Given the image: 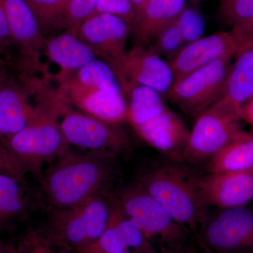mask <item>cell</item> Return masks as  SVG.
<instances>
[{"label":"cell","mask_w":253,"mask_h":253,"mask_svg":"<svg viewBox=\"0 0 253 253\" xmlns=\"http://www.w3.org/2000/svg\"><path fill=\"white\" fill-rule=\"evenodd\" d=\"M3 63L1 62V60H0V73H1V66H2ZM3 81L1 79V77H0V84L2 83Z\"/></svg>","instance_id":"38"},{"label":"cell","mask_w":253,"mask_h":253,"mask_svg":"<svg viewBox=\"0 0 253 253\" xmlns=\"http://www.w3.org/2000/svg\"><path fill=\"white\" fill-rule=\"evenodd\" d=\"M114 201L101 193L74 207L57 210L51 222L55 238L77 251L91 246L107 227Z\"/></svg>","instance_id":"7"},{"label":"cell","mask_w":253,"mask_h":253,"mask_svg":"<svg viewBox=\"0 0 253 253\" xmlns=\"http://www.w3.org/2000/svg\"><path fill=\"white\" fill-rule=\"evenodd\" d=\"M151 49L161 56L169 57V60L185 45L178 26L176 18L164 26L155 37Z\"/></svg>","instance_id":"26"},{"label":"cell","mask_w":253,"mask_h":253,"mask_svg":"<svg viewBox=\"0 0 253 253\" xmlns=\"http://www.w3.org/2000/svg\"><path fill=\"white\" fill-rule=\"evenodd\" d=\"M26 248L27 249L22 253H56L38 237H33L30 239Z\"/></svg>","instance_id":"33"},{"label":"cell","mask_w":253,"mask_h":253,"mask_svg":"<svg viewBox=\"0 0 253 253\" xmlns=\"http://www.w3.org/2000/svg\"><path fill=\"white\" fill-rule=\"evenodd\" d=\"M42 50L49 59L60 68L58 75L59 83L97 57L85 43L66 31L44 38Z\"/></svg>","instance_id":"17"},{"label":"cell","mask_w":253,"mask_h":253,"mask_svg":"<svg viewBox=\"0 0 253 253\" xmlns=\"http://www.w3.org/2000/svg\"><path fill=\"white\" fill-rule=\"evenodd\" d=\"M197 178L177 166H164L144 173L138 183L176 222L196 231L206 216Z\"/></svg>","instance_id":"4"},{"label":"cell","mask_w":253,"mask_h":253,"mask_svg":"<svg viewBox=\"0 0 253 253\" xmlns=\"http://www.w3.org/2000/svg\"><path fill=\"white\" fill-rule=\"evenodd\" d=\"M60 97L77 106L83 113L112 124L127 121L128 104L123 93L84 90L60 84Z\"/></svg>","instance_id":"16"},{"label":"cell","mask_w":253,"mask_h":253,"mask_svg":"<svg viewBox=\"0 0 253 253\" xmlns=\"http://www.w3.org/2000/svg\"><path fill=\"white\" fill-rule=\"evenodd\" d=\"M176 21L185 45L204 37L206 23L197 10L184 8Z\"/></svg>","instance_id":"27"},{"label":"cell","mask_w":253,"mask_h":253,"mask_svg":"<svg viewBox=\"0 0 253 253\" xmlns=\"http://www.w3.org/2000/svg\"><path fill=\"white\" fill-rule=\"evenodd\" d=\"M112 68L123 91L129 86H144L163 96L168 94L174 82L169 61L163 60L151 48L144 46L136 45L126 50Z\"/></svg>","instance_id":"9"},{"label":"cell","mask_w":253,"mask_h":253,"mask_svg":"<svg viewBox=\"0 0 253 253\" xmlns=\"http://www.w3.org/2000/svg\"><path fill=\"white\" fill-rule=\"evenodd\" d=\"M59 110L48 103L38 106V113L24 129L1 145V157L11 174L35 172L44 163L67 150L57 118Z\"/></svg>","instance_id":"3"},{"label":"cell","mask_w":253,"mask_h":253,"mask_svg":"<svg viewBox=\"0 0 253 253\" xmlns=\"http://www.w3.org/2000/svg\"><path fill=\"white\" fill-rule=\"evenodd\" d=\"M9 23L13 43L26 62L38 64L44 38L26 0H0Z\"/></svg>","instance_id":"15"},{"label":"cell","mask_w":253,"mask_h":253,"mask_svg":"<svg viewBox=\"0 0 253 253\" xmlns=\"http://www.w3.org/2000/svg\"><path fill=\"white\" fill-rule=\"evenodd\" d=\"M116 155L104 151L78 154L66 150L44 179L46 199L57 210L67 209L104 193L112 179Z\"/></svg>","instance_id":"1"},{"label":"cell","mask_w":253,"mask_h":253,"mask_svg":"<svg viewBox=\"0 0 253 253\" xmlns=\"http://www.w3.org/2000/svg\"><path fill=\"white\" fill-rule=\"evenodd\" d=\"M11 44L14 43L11 38L9 23L2 5L0 3V54L5 52Z\"/></svg>","instance_id":"32"},{"label":"cell","mask_w":253,"mask_h":253,"mask_svg":"<svg viewBox=\"0 0 253 253\" xmlns=\"http://www.w3.org/2000/svg\"><path fill=\"white\" fill-rule=\"evenodd\" d=\"M124 92L128 99L127 121L141 139L174 161L182 160L190 131L162 95L139 85L128 86Z\"/></svg>","instance_id":"2"},{"label":"cell","mask_w":253,"mask_h":253,"mask_svg":"<svg viewBox=\"0 0 253 253\" xmlns=\"http://www.w3.org/2000/svg\"><path fill=\"white\" fill-rule=\"evenodd\" d=\"M1 169H4L6 172H9V170H8L7 168H6V165H5L4 163L3 162L2 160L0 158V171H1Z\"/></svg>","instance_id":"37"},{"label":"cell","mask_w":253,"mask_h":253,"mask_svg":"<svg viewBox=\"0 0 253 253\" xmlns=\"http://www.w3.org/2000/svg\"><path fill=\"white\" fill-rule=\"evenodd\" d=\"M233 57H224L175 80L168 96L186 114L199 116L221 99Z\"/></svg>","instance_id":"8"},{"label":"cell","mask_w":253,"mask_h":253,"mask_svg":"<svg viewBox=\"0 0 253 253\" xmlns=\"http://www.w3.org/2000/svg\"><path fill=\"white\" fill-rule=\"evenodd\" d=\"M237 46L236 56L253 47V13L244 22L232 28L231 31Z\"/></svg>","instance_id":"30"},{"label":"cell","mask_w":253,"mask_h":253,"mask_svg":"<svg viewBox=\"0 0 253 253\" xmlns=\"http://www.w3.org/2000/svg\"><path fill=\"white\" fill-rule=\"evenodd\" d=\"M201 239L217 252L253 250V212L245 206L221 210L205 217Z\"/></svg>","instance_id":"11"},{"label":"cell","mask_w":253,"mask_h":253,"mask_svg":"<svg viewBox=\"0 0 253 253\" xmlns=\"http://www.w3.org/2000/svg\"><path fill=\"white\" fill-rule=\"evenodd\" d=\"M208 173L253 172V131H245L207 162Z\"/></svg>","instance_id":"20"},{"label":"cell","mask_w":253,"mask_h":253,"mask_svg":"<svg viewBox=\"0 0 253 253\" xmlns=\"http://www.w3.org/2000/svg\"><path fill=\"white\" fill-rule=\"evenodd\" d=\"M130 33V25L123 18L96 13L82 24L77 37L112 68L126 52V40Z\"/></svg>","instance_id":"12"},{"label":"cell","mask_w":253,"mask_h":253,"mask_svg":"<svg viewBox=\"0 0 253 253\" xmlns=\"http://www.w3.org/2000/svg\"><path fill=\"white\" fill-rule=\"evenodd\" d=\"M60 84L84 90H104L123 93L122 85L109 63L94 59Z\"/></svg>","instance_id":"21"},{"label":"cell","mask_w":253,"mask_h":253,"mask_svg":"<svg viewBox=\"0 0 253 253\" xmlns=\"http://www.w3.org/2000/svg\"><path fill=\"white\" fill-rule=\"evenodd\" d=\"M125 214L158 249L172 247L189 240L191 231L181 225L139 184L123 189L117 196Z\"/></svg>","instance_id":"6"},{"label":"cell","mask_w":253,"mask_h":253,"mask_svg":"<svg viewBox=\"0 0 253 253\" xmlns=\"http://www.w3.org/2000/svg\"><path fill=\"white\" fill-rule=\"evenodd\" d=\"M253 13V0H220L219 16L232 28L244 22Z\"/></svg>","instance_id":"28"},{"label":"cell","mask_w":253,"mask_h":253,"mask_svg":"<svg viewBox=\"0 0 253 253\" xmlns=\"http://www.w3.org/2000/svg\"><path fill=\"white\" fill-rule=\"evenodd\" d=\"M236 56L221 99L244 106L253 96V47Z\"/></svg>","instance_id":"22"},{"label":"cell","mask_w":253,"mask_h":253,"mask_svg":"<svg viewBox=\"0 0 253 253\" xmlns=\"http://www.w3.org/2000/svg\"><path fill=\"white\" fill-rule=\"evenodd\" d=\"M146 1H147V0H131L133 7H134V12H135V16L136 14L140 11L142 6H144L145 3L146 2Z\"/></svg>","instance_id":"35"},{"label":"cell","mask_w":253,"mask_h":253,"mask_svg":"<svg viewBox=\"0 0 253 253\" xmlns=\"http://www.w3.org/2000/svg\"><path fill=\"white\" fill-rule=\"evenodd\" d=\"M60 126L68 144L116 156L130 147L129 138L119 125L105 122L84 113H66Z\"/></svg>","instance_id":"10"},{"label":"cell","mask_w":253,"mask_h":253,"mask_svg":"<svg viewBox=\"0 0 253 253\" xmlns=\"http://www.w3.org/2000/svg\"><path fill=\"white\" fill-rule=\"evenodd\" d=\"M96 13L116 15L126 20L130 26L135 17L131 0H98Z\"/></svg>","instance_id":"29"},{"label":"cell","mask_w":253,"mask_h":253,"mask_svg":"<svg viewBox=\"0 0 253 253\" xmlns=\"http://www.w3.org/2000/svg\"><path fill=\"white\" fill-rule=\"evenodd\" d=\"M243 118L250 125L253 126V96L243 106Z\"/></svg>","instance_id":"34"},{"label":"cell","mask_w":253,"mask_h":253,"mask_svg":"<svg viewBox=\"0 0 253 253\" xmlns=\"http://www.w3.org/2000/svg\"><path fill=\"white\" fill-rule=\"evenodd\" d=\"M0 253H9L7 251H5L4 249H0Z\"/></svg>","instance_id":"39"},{"label":"cell","mask_w":253,"mask_h":253,"mask_svg":"<svg viewBox=\"0 0 253 253\" xmlns=\"http://www.w3.org/2000/svg\"><path fill=\"white\" fill-rule=\"evenodd\" d=\"M197 188L205 208L245 206L253 200V172L208 173L197 178Z\"/></svg>","instance_id":"13"},{"label":"cell","mask_w":253,"mask_h":253,"mask_svg":"<svg viewBox=\"0 0 253 253\" xmlns=\"http://www.w3.org/2000/svg\"><path fill=\"white\" fill-rule=\"evenodd\" d=\"M237 46L232 33L218 32L183 46L169 61L174 81L224 57H234Z\"/></svg>","instance_id":"14"},{"label":"cell","mask_w":253,"mask_h":253,"mask_svg":"<svg viewBox=\"0 0 253 253\" xmlns=\"http://www.w3.org/2000/svg\"><path fill=\"white\" fill-rule=\"evenodd\" d=\"M202 240V239H201ZM157 253H211L209 248L201 241L199 246L187 241L172 247L162 248L157 250Z\"/></svg>","instance_id":"31"},{"label":"cell","mask_w":253,"mask_h":253,"mask_svg":"<svg viewBox=\"0 0 253 253\" xmlns=\"http://www.w3.org/2000/svg\"><path fill=\"white\" fill-rule=\"evenodd\" d=\"M243 106L220 99L198 116L182 160L192 164L208 162L224 146L242 135Z\"/></svg>","instance_id":"5"},{"label":"cell","mask_w":253,"mask_h":253,"mask_svg":"<svg viewBox=\"0 0 253 253\" xmlns=\"http://www.w3.org/2000/svg\"><path fill=\"white\" fill-rule=\"evenodd\" d=\"M186 0H147L131 26L136 45H147L186 7Z\"/></svg>","instance_id":"18"},{"label":"cell","mask_w":253,"mask_h":253,"mask_svg":"<svg viewBox=\"0 0 253 253\" xmlns=\"http://www.w3.org/2000/svg\"><path fill=\"white\" fill-rule=\"evenodd\" d=\"M218 253H253V250H246V251H229V252H217Z\"/></svg>","instance_id":"36"},{"label":"cell","mask_w":253,"mask_h":253,"mask_svg":"<svg viewBox=\"0 0 253 253\" xmlns=\"http://www.w3.org/2000/svg\"><path fill=\"white\" fill-rule=\"evenodd\" d=\"M16 175L0 172V224L22 213L24 202Z\"/></svg>","instance_id":"24"},{"label":"cell","mask_w":253,"mask_h":253,"mask_svg":"<svg viewBox=\"0 0 253 253\" xmlns=\"http://www.w3.org/2000/svg\"><path fill=\"white\" fill-rule=\"evenodd\" d=\"M98 0H67L64 11L65 31L78 36L83 23L94 14Z\"/></svg>","instance_id":"25"},{"label":"cell","mask_w":253,"mask_h":253,"mask_svg":"<svg viewBox=\"0 0 253 253\" xmlns=\"http://www.w3.org/2000/svg\"><path fill=\"white\" fill-rule=\"evenodd\" d=\"M34 13L42 34L54 36L56 32L65 29L64 11L67 0H26Z\"/></svg>","instance_id":"23"},{"label":"cell","mask_w":253,"mask_h":253,"mask_svg":"<svg viewBox=\"0 0 253 253\" xmlns=\"http://www.w3.org/2000/svg\"><path fill=\"white\" fill-rule=\"evenodd\" d=\"M38 113L19 86L0 84V150L8 138L24 129Z\"/></svg>","instance_id":"19"}]
</instances>
